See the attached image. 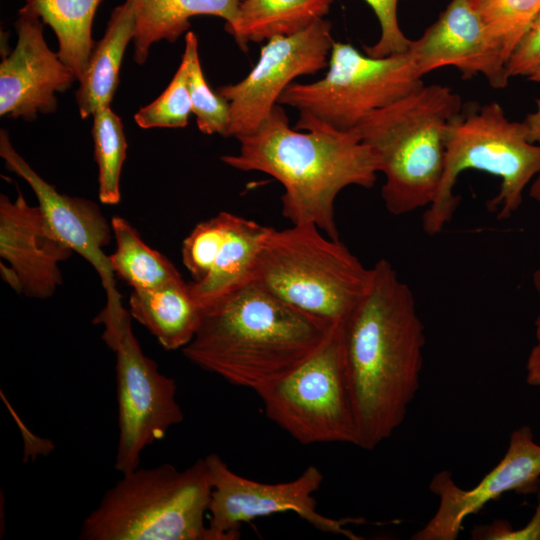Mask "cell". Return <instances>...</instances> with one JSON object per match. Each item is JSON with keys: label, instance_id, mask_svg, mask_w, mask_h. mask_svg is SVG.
I'll list each match as a JSON object with an SVG mask.
<instances>
[{"label": "cell", "instance_id": "obj_1", "mask_svg": "<svg viewBox=\"0 0 540 540\" xmlns=\"http://www.w3.org/2000/svg\"><path fill=\"white\" fill-rule=\"evenodd\" d=\"M342 336L356 446L372 450L403 423L419 389L426 342L413 292L388 260L371 267L369 287Z\"/></svg>", "mask_w": 540, "mask_h": 540}, {"label": "cell", "instance_id": "obj_2", "mask_svg": "<svg viewBox=\"0 0 540 540\" xmlns=\"http://www.w3.org/2000/svg\"><path fill=\"white\" fill-rule=\"evenodd\" d=\"M239 152L221 160L237 170L266 173L284 188L282 214L339 239L335 200L348 186L371 188L379 160L355 129L338 130L300 112L294 126L277 104L259 128L238 138Z\"/></svg>", "mask_w": 540, "mask_h": 540}, {"label": "cell", "instance_id": "obj_3", "mask_svg": "<svg viewBox=\"0 0 540 540\" xmlns=\"http://www.w3.org/2000/svg\"><path fill=\"white\" fill-rule=\"evenodd\" d=\"M333 327L251 281L203 308L182 353L201 369L256 393L305 361Z\"/></svg>", "mask_w": 540, "mask_h": 540}, {"label": "cell", "instance_id": "obj_4", "mask_svg": "<svg viewBox=\"0 0 540 540\" xmlns=\"http://www.w3.org/2000/svg\"><path fill=\"white\" fill-rule=\"evenodd\" d=\"M462 109L460 95L450 87L421 84L354 128L378 157L385 175L381 195L391 214L432 204L443 176L447 129Z\"/></svg>", "mask_w": 540, "mask_h": 540}, {"label": "cell", "instance_id": "obj_5", "mask_svg": "<svg viewBox=\"0 0 540 540\" xmlns=\"http://www.w3.org/2000/svg\"><path fill=\"white\" fill-rule=\"evenodd\" d=\"M371 268L313 224L269 227L252 281L328 325H343L366 293Z\"/></svg>", "mask_w": 540, "mask_h": 540}, {"label": "cell", "instance_id": "obj_6", "mask_svg": "<svg viewBox=\"0 0 540 540\" xmlns=\"http://www.w3.org/2000/svg\"><path fill=\"white\" fill-rule=\"evenodd\" d=\"M83 520L82 540H211L205 515L211 484L205 458L122 474Z\"/></svg>", "mask_w": 540, "mask_h": 540}, {"label": "cell", "instance_id": "obj_7", "mask_svg": "<svg viewBox=\"0 0 540 540\" xmlns=\"http://www.w3.org/2000/svg\"><path fill=\"white\" fill-rule=\"evenodd\" d=\"M468 169L501 179L488 208L497 211V219H508L521 206L527 185L540 174V144L529 141L525 124L509 120L496 101L461 110L447 129L438 193L422 217L428 235L438 234L452 219L460 201L454 187L460 173Z\"/></svg>", "mask_w": 540, "mask_h": 540}, {"label": "cell", "instance_id": "obj_8", "mask_svg": "<svg viewBox=\"0 0 540 540\" xmlns=\"http://www.w3.org/2000/svg\"><path fill=\"white\" fill-rule=\"evenodd\" d=\"M256 394L267 418L299 443L356 446L357 424L342 325L333 327L305 361Z\"/></svg>", "mask_w": 540, "mask_h": 540}, {"label": "cell", "instance_id": "obj_9", "mask_svg": "<svg viewBox=\"0 0 540 540\" xmlns=\"http://www.w3.org/2000/svg\"><path fill=\"white\" fill-rule=\"evenodd\" d=\"M422 82L409 53L371 57L351 44L334 42L325 76L292 83L279 105L293 107L338 130H352L371 112L386 107Z\"/></svg>", "mask_w": 540, "mask_h": 540}, {"label": "cell", "instance_id": "obj_10", "mask_svg": "<svg viewBox=\"0 0 540 540\" xmlns=\"http://www.w3.org/2000/svg\"><path fill=\"white\" fill-rule=\"evenodd\" d=\"M131 320L126 310L99 323L104 326L102 339L116 358L119 439L114 466L121 474L137 469L142 451L184 419L175 380L144 354Z\"/></svg>", "mask_w": 540, "mask_h": 540}, {"label": "cell", "instance_id": "obj_11", "mask_svg": "<svg viewBox=\"0 0 540 540\" xmlns=\"http://www.w3.org/2000/svg\"><path fill=\"white\" fill-rule=\"evenodd\" d=\"M205 461L212 488L207 526L211 540H236L242 523L285 512L295 513L322 532L359 539L347 525L361 521L334 519L317 510L314 494L324 477L316 466L309 465L294 480L269 484L235 473L215 453L206 456Z\"/></svg>", "mask_w": 540, "mask_h": 540}, {"label": "cell", "instance_id": "obj_12", "mask_svg": "<svg viewBox=\"0 0 540 540\" xmlns=\"http://www.w3.org/2000/svg\"><path fill=\"white\" fill-rule=\"evenodd\" d=\"M334 42L332 25L324 18L298 33L267 40L241 81L216 90L230 105L228 136L238 139L254 133L294 79L328 66Z\"/></svg>", "mask_w": 540, "mask_h": 540}, {"label": "cell", "instance_id": "obj_13", "mask_svg": "<svg viewBox=\"0 0 540 540\" xmlns=\"http://www.w3.org/2000/svg\"><path fill=\"white\" fill-rule=\"evenodd\" d=\"M540 485V444L527 425L515 429L506 453L497 465L471 489L458 486L449 471L433 476L429 490L438 498V508L411 539L455 540L465 519L503 494L538 492Z\"/></svg>", "mask_w": 540, "mask_h": 540}, {"label": "cell", "instance_id": "obj_14", "mask_svg": "<svg viewBox=\"0 0 540 540\" xmlns=\"http://www.w3.org/2000/svg\"><path fill=\"white\" fill-rule=\"evenodd\" d=\"M0 156L9 171L30 185L38 206L57 237L86 259L98 273L107 302L97 315L110 318L122 314L126 309L122 306L108 255L103 251L114 236L113 230L100 207L94 201L59 193L15 150L4 129L0 131Z\"/></svg>", "mask_w": 540, "mask_h": 540}, {"label": "cell", "instance_id": "obj_15", "mask_svg": "<svg viewBox=\"0 0 540 540\" xmlns=\"http://www.w3.org/2000/svg\"><path fill=\"white\" fill-rule=\"evenodd\" d=\"M43 21L26 0L15 23L17 43L0 64V115L32 121L57 108V92L76 79L73 70L48 47Z\"/></svg>", "mask_w": 540, "mask_h": 540}, {"label": "cell", "instance_id": "obj_16", "mask_svg": "<svg viewBox=\"0 0 540 540\" xmlns=\"http://www.w3.org/2000/svg\"><path fill=\"white\" fill-rule=\"evenodd\" d=\"M409 53L417 75L456 67L464 79L483 75L493 88H504L507 63L471 0H451L416 40Z\"/></svg>", "mask_w": 540, "mask_h": 540}, {"label": "cell", "instance_id": "obj_17", "mask_svg": "<svg viewBox=\"0 0 540 540\" xmlns=\"http://www.w3.org/2000/svg\"><path fill=\"white\" fill-rule=\"evenodd\" d=\"M72 253L38 205H29L19 190L14 201L0 195V256L17 273L22 294L51 297L63 280L59 264Z\"/></svg>", "mask_w": 540, "mask_h": 540}, {"label": "cell", "instance_id": "obj_18", "mask_svg": "<svg viewBox=\"0 0 540 540\" xmlns=\"http://www.w3.org/2000/svg\"><path fill=\"white\" fill-rule=\"evenodd\" d=\"M129 313L166 350L183 349L194 338L203 314L191 283L183 278L161 286L132 290Z\"/></svg>", "mask_w": 540, "mask_h": 540}, {"label": "cell", "instance_id": "obj_19", "mask_svg": "<svg viewBox=\"0 0 540 540\" xmlns=\"http://www.w3.org/2000/svg\"><path fill=\"white\" fill-rule=\"evenodd\" d=\"M135 15L130 0L111 13L102 39L95 43L86 69L78 80L76 104L82 119L110 106L119 83V71L125 50L133 41Z\"/></svg>", "mask_w": 540, "mask_h": 540}, {"label": "cell", "instance_id": "obj_20", "mask_svg": "<svg viewBox=\"0 0 540 540\" xmlns=\"http://www.w3.org/2000/svg\"><path fill=\"white\" fill-rule=\"evenodd\" d=\"M135 15L134 61L146 62L153 44L174 43L199 15L216 16L232 24L243 0H130Z\"/></svg>", "mask_w": 540, "mask_h": 540}, {"label": "cell", "instance_id": "obj_21", "mask_svg": "<svg viewBox=\"0 0 540 540\" xmlns=\"http://www.w3.org/2000/svg\"><path fill=\"white\" fill-rule=\"evenodd\" d=\"M269 227L230 213L226 237L208 274L191 287L204 308L252 281L253 268Z\"/></svg>", "mask_w": 540, "mask_h": 540}, {"label": "cell", "instance_id": "obj_22", "mask_svg": "<svg viewBox=\"0 0 540 540\" xmlns=\"http://www.w3.org/2000/svg\"><path fill=\"white\" fill-rule=\"evenodd\" d=\"M334 0H243L225 30L247 51L250 42L298 33L328 14Z\"/></svg>", "mask_w": 540, "mask_h": 540}, {"label": "cell", "instance_id": "obj_23", "mask_svg": "<svg viewBox=\"0 0 540 540\" xmlns=\"http://www.w3.org/2000/svg\"><path fill=\"white\" fill-rule=\"evenodd\" d=\"M58 40V56L75 73L83 75L96 42L92 25L102 0H30Z\"/></svg>", "mask_w": 540, "mask_h": 540}, {"label": "cell", "instance_id": "obj_24", "mask_svg": "<svg viewBox=\"0 0 540 540\" xmlns=\"http://www.w3.org/2000/svg\"><path fill=\"white\" fill-rule=\"evenodd\" d=\"M110 222L116 248L108 258L115 276L133 290L154 288L182 278L177 268L148 246L125 218L113 216Z\"/></svg>", "mask_w": 540, "mask_h": 540}, {"label": "cell", "instance_id": "obj_25", "mask_svg": "<svg viewBox=\"0 0 540 540\" xmlns=\"http://www.w3.org/2000/svg\"><path fill=\"white\" fill-rule=\"evenodd\" d=\"M91 135L98 166V196L103 204L120 202V176L126 159L127 141L120 117L106 106L93 116Z\"/></svg>", "mask_w": 540, "mask_h": 540}, {"label": "cell", "instance_id": "obj_26", "mask_svg": "<svg viewBox=\"0 0 540 540\" xmlns=\"http://www.w3.org/2000/svg\"><path fill=\"white\" fill-rule=\"evenodd\" d=\"M198 47V38L192 31L185 35V48L179 67L162 94L134 115L137 125L149 128H183L192 113L188 87L192 54Z\"/></svg>", "mask_w": 540, "mask_h": 540}, {"label": "cell", "instance_id": "obj_27", "mask_svg": "<svg viewBox=\"0 0 540 540\" xmlns=\"http://www.w3.org/2000/svg\"><path fill=\"white\" fill-rule=\"evenodd\" d=\"M471 1L508 63L517 43L540 13V0Z\"/></svg>", "mask_w": 540, "mask_h": 540}, {"label": "cell", "instance_id": "obj_28", "mask_svg": "<svg viewBox=\"0 0 540 540\" xmlns=\"http://www.w3.org/2000/svg\"><path fill=\"white\" fill-rule=\"evenodd\" d=\"M188 87L192 113L196 117L198 129L207 135L228 136L230 125L229 102L209 87L202 71L198 47L191 57Z\"/></svg>", "mask_w": 540, "mask_h": 540}, {"label": "cell", "instance_id": "obj_29", "mask_svg": "<svg viewBox=\"0 0 540 540\" xmlns=\"http://www.w3.org/2000/svg\"><path fill=\"white\" fill-rule=\"evenodd\" d=\"M229 217V212H220L198 223L183 240L182 261L194 282L203 279L211 270L226 237Z\"/></svg>", "mask_w": 540, "mask_h": 540}, {"label": "cell", "instance_id": "obj_30", "mask_svg": "<svg viewBox=\"0 0 540 540\" xmlns=\"http://www.w3.org/2000/svg\"><path fill=\"white\" fill-rule=\"evenodd\" d=\"M374 11L380 24V37L373 45H364L365 54L385 57L406 52L412 40L400 28L397 7L400 0H365Z\"/></svg>", "mask_w": 540, "mask_h": 540}, {"label": "cell", "instance_id": "obj_31", "mask_svg": "<svg viewBox=\"0 0 540 540\" xmlns=\"http://www.w3.org/2000/svg\"><path fill=\"white\" fill-rule=\"evenodd\" d=\"M540 66V13L529 25L508 63V76H530Z\"/></svg>", "mask_w": 540, "mask_h": 540}, {"label": "cell", "instance_id": "obj_32", "mask_svg": "<svg viewBox=\"0 0 540 540\" xmlns=\"http://www.w3.org/2000/svg\"><path fill=\"white\" fill-rule=\"evenodd\" d=\"M473 539L484 540H540V489L538 503L529 522L520 529H513L505 520H495L492 524L474 528Z\"/></svg>", "mask_w": 540, "mask_h": 540}, {"label": "cell", "instance_id": "obj_33", "mask_svg": "<svg viewBox=\"0 0 540 540\" xmlns=\"http://www.w3.org/2000/svg\"><path fill=\"white\" fill-rule=\"evenodd\" d=\"M536 343L530 351L526 362V382L540 387V312L535 321Z\"/></svg>", "mask_w": 540, "mask_h": 540}, {"label": "cell", "instance_id": "obj_34", "mask_svg": "<svg viewBox=\"0 0 540 540\" xmlns=\"http://www.w3.org/2000/svg\"><path fill=\"white\" fill-rule=\"evenodd\" d=\"M523 123L527 127L529 141L540 144V98L536 100L535 111L529 113Z\"/></svg>", "mask_w": 540, "mask_h": 540}, {"label": "cell", "instance_id": "obj_35", "mask_svg": "<svg viewBox=\"0 0 540 540\" xmlns=\"http://www.w3.org/2000/svg\"><path fill=\"white\" fill-rule=\"evenodd\" d=\"M0 272L3 280L9 284L18 294H22L21 282L17 273L9 266L0 263Z\"/></svg>", "mask_w": 540, "mask_h": 540}, {"label": "cell", "instance_id": "obj_36", "mask_svg": "<svg viewBox=\"0 0 540 540\" xmlns=\"http://www.w3.org/2000/svg\"><path fill=\"white\" fill-rule=\"evenodd\" d=\"M529 195L535 201L540 202V174L533 180L531 184ZM533 283L536 290L540 293V269L535 271L533 275Z\"/></svg>", "mask_w": 540, "mask_h": 540}, {"label": "cell", "instance_id": "obj_37", "mask_svg": "<svg viewBox=\"0 0 540 540\" xmlns=\"http://www.w3.org/2000/svg\"><path fill=\"white\" fill-rule=\"evenodd\" d=\"M528 79L532 82L540 84V66L530 75Z\"/></svg>", "mask_w": 540, "mask_h": 540}]
</instances>
